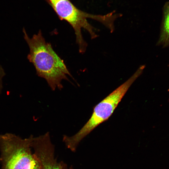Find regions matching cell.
<instances>
[{"mask_svg": "<svg viewBox=\"0 0 169 169\" xmlns=\"http://www.w3.org/2000/svg\"><path fill=\"white\" fill-rule=\"evenodd\" d=\"M163 14V27L160 42L165 45L169 44V2L164 6Z\"/></svg>", "mask_w": 169, "mask_h": 169, "instance_id": "obj_6", "label": "cell"}, {"mask_svg": "<svg viewBox=\"0 0 169 169\" xmlns=\"http://www.w3.org/2000/svg\"><path fill=\"white\" fill-rule=\"evenodd\" d=\"M4 71L2 66L0 64V95L2 92L3 88V79L5 75Z\"/></svg>", "mask_w": 169, "mask_h": 169, "instance_id": "obj_7", "label": "cell"}, {"mask_svg": "<svg viewBox=\"0 0 169 169\" xmlns=\"http://www.w3.org/2000/svg\"><path fill=\"white\" fill-rule=\"evenodd\" d=\"M48 1L59 19L67 22L73 28L79 52L84 53L86 51L87 44L84 39L81 29L83 28L87 30L91 38L97 37L94 31V28L86 20L87 18L94 19L95 16L81 11L70 0H48Z\"/></svg>", "mask_w": 169, "mask_h": 169, "instance_id": "obj_4", "label": "cell"}, {"mask_svg": "<svg viewBox=\"0 0 169 169\" xmlns=\"http://www.w3.org/2000/svg\"><path fill=\"white\" fill-rule=\"evenodd\" d=\"M142 72L141 70L138 69L127 80L96 105L90 119L76 134L71 136H64L63 141L69 149L75 151L84 137L109 118L129 88Z\"/></svg>", "mask_w": 169, "mask_h": 169, "instance_id": "obj_3", "label": "cell"}, {"mask_svg": "<svg viewBox=\"0 0 169 169\" xmlns=\"http://www.w3.org/2000/svg\"><path fill=\"white\" fill-rule=\"evenodd\" d=\"M33 137L23 139L10 133L0 135L1 169H42L40 161L31 151Z\"/></svg>", "mask_w": 169, "mask_h": 169, "instance_id": "obj_2", "label": "cell"}, {"mask_svg": "<svg viewBox=\"0 0 169 169\" xmlns=\"http://www.w3.org/2000/svg\"><path fill=\"white\" fill-rule=\"evenodd\" d=\"M32 148L40 162L42 169H63V163H58L54 157V147L49 132L33 137Z\"/></svg>", "mask_w": 169, "mask_h": 169, "instance_id": "obj_5", "label": "cell"}, {"mask_svg": "<svg viewBox=\"0 0 169 169\" xmlns=\"http://www.w3.org/2000/svg\"><path fill=\"white\" fill-rule=\"evenodd\" d=\"M23 32L29 48L28 59L34 66L38 75L45 79L52 90L62 89V80H68L67 75L72 77L63 60L51 44L46 41L40 30L32 38L24 28Z\"/></svg>", "mask_w": 169, "mask_h": 169, "instance_id": "obj_1", "label": "cell"}, {"mask_svg": "<svg viewBox=\"0 0 169 169\" xmlns=\"http://www.w3.org/2000/svg\"><path fill=\"white\" fill-rule=\"evenodd\" d=\"M63 169H68L67 168L66 166H65V165L64 164H63Z\"/></svg>", "mask_w": 169, "mask_h": 169, "instance_id": "obj_8", "label": "cell"}]
</instances>
